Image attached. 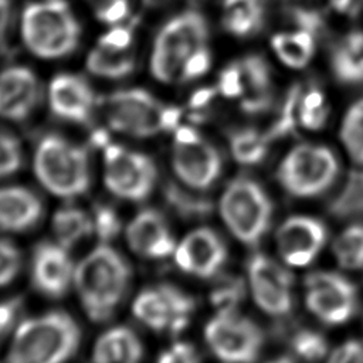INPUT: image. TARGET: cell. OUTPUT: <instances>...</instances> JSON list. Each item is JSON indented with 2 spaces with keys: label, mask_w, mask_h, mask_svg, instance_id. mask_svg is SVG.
I'll return each mask as SVG.
<instances>
[{
  "label": "cell",
  "mask_w": 363,
  "mask_h": 363,
  "mask_svg": "<svg viewBox=\"0 0 363 363\" xmlns=\"http://www.w3.org/2000/svg\"><path fill=\"white\" fill-rule=\"evenodd\" d=\"M190 295L173 285H159L142 291L133 301V315L156 332L180 333L186 329L194 311Z\"/></svg>",
  "instance_id": "12"
},
{
  "label": "cell",
  "mask_w": 363,
  "mask_h": 363,
  "mask_svg": "<svg viewBox=\"0 0 363 363\" xmlns=\"http://www.w3.org/2000/svg\"><path fill=\"white\" fill-rule=\"evenodd\" d=\"M332 68L342 82L363 81V34H349L333 51Z\"/></svg>",
  "instance_id": "25"
},
{
  "label": "cell",
  "mask_w": 363,
  "mask_h": 363,
  "mask_svg": "<svg viewBox=\"0 0 363 363\" xmlns=\"http://www.w3.org/2000/svg\"><path fill=\"white\" fill-rule=\"evenodd\" d=\"M164 197L169 206L182 217L199 218L211 211V203L207 199L184 191L176 184H167L164 189Z\"/></svg>",
  "instance_id": "33"
},
{
  "label": "cell",
  "mask_w": 363,
  "mask_h": 363,
  "mask_svg": "<svg viewBox=\"0 0 363 363\" xmlns=\"http://www.w3.org/2000/svg\"><path fill=\"white\" fill-rule=\"evenodd\" d=\"M21 34L33 54L41 58H58L75 50L79 26L64 0H45L27 6Z\"/></svg>",
  "instance_id": "4"
},
{
  "label": "cell",
  "mask_w": 363,
  "mask_h": 363,
  "mask_svg": "<svg viewBox=\"0 0 363 363\" xmlns=\"http://www.w3.org/2000/svg\"><path fill=\"white\" fill-rule=\"evenodd\" d=\"M217 91L227 98H238L244 94V79L240 62L225 67L218 78Z\"/></svg>",
  "instance_id": "40"
},
{
  "label": "cell",
  "mask_w": 363,
  "mask_h": 363,
  "mask_svg": "<svg viewBox=\"0 0 363 363\" xmlns=\"http://www.w3.org/2000/svg\"><path fill=\"white\" fill-rule=\"evenodd\" d=\"M172 164L179 179L196 190L211 187L223 167L217 149L190 126L176 128Z\"/></svg>",
  "instance_id": "11"
},
{
  "label": "cell",
  "mask_w": 363,
  "mask_h": 363,
  "mask_svg": "<svg viewBox=\"0 0 363 363\" xmlns=\"http://www.w3.org/2000/svg\"><path fill=\"white\" fill-rule=\"evenodd\" d=\"M143 347L136 333L116 326L99 336L94 347V363H139Z\"/></svg>",
  "instance_id": "23"
},
{
  "label": "cell",
  "mask_w": 363,
  "mask_h": 363,
  "mask_svg": "<svg viewBox=\"0 0 363 363\" xmlns=\"http://www.w3.org/2000/svg\"><path fill=\"white\" fill-rule=\"evenodd\" d=\"M129 278V265L106 244L98 245L78 264L74 284L92 320L104 322L111 318L123 298Z\"/></svg>",
  "instance_id": "1"
},
{
  "label": "cell",
  "mask_w": 363,
  "mask_h": 363,
  "mask_svg": "<svg viewBox=\"0 0 363 363\" xmlns=\"http://www.w3.org/2000/svg\"><path fill=\"white\" fill-rule=\"evenodd\" d=\"M244 94L241 108L248 113H257L268 109L272 104L271 72L268 64L258 55L244 58L241 62Z\"/></svg>",
  "instance_id": "22"
},
{
  "label": "cell",
  "mask_w": 363,
  "mask_h": 363,
  "mask_svg": "<svg viewBox=\"0 0 363 363\" xmlns=\"http://www.w3.org/2000/svg\"><path fill=\"white\" fill-rule=\"evenodd\" d=\"M105 115L112 129L147 138L162 130H176L182 111L160 104L143 89H125L108 96Z\"/></svg>",
  "instance_id": "5"
},
{
  "label": "cell",
  "mask_w": 363,
  "mask_h": 363,
  "mask_svg": "<svg viewBox=\"0 0 363 363\" xmlns=\"http://www.w3.org/2000/svg\"><path fill=\"white\" fill-rule=\"evenodd\" d=\"M325 105L323 95L319 89H311L306 95H302L301 98V108L305 109H316Z\"/></svg>",
  "instance_id": "49"
},
{
  "label": "cell",
  "mask_w": 363,
  "mask_h": 363,
  "mask_svg": "<svg viewBox=\"0 0 363 363\" xmlns=\"http://www.w3.org/2000/svg\"><path fill=\"white\" fill-rule=\"evenodd\" d=\"M227 248L221 237L210 228L189 233L174 250L177 267L199 278L214 277L225 264Z\"/></svg>",
  "instance_id": "16"
},
{
  "label": "cell",
  "mask_w": 363,
  "mask_h": 363,
  "mask_svg": "<svg viewBox=\"0 0 363 363\" xmlns=\"http://www.w3.org/2000/svg\"><path fill=\"white\" fill-rule=\"evenodd\" d=\"M326 241V227L313 217L295 216L281 224L277 245L282 259L292 267L311 264Z\"/></svg>",
  "instance_id": "15"
},
{
  "label": "cell",
  "mask_w": 363,
  "mask_h": 363,
  "mask_svg": "<svg viewBox=\"0 0 363 363\" xmlns=\"http://www.w3.org/2000/svg\"><path fill=\"white\" fill-rule=\"evenodd\" d=\"M104 163L105 184L115 196L140 201L152 193L157 172L149 156L121 145L108 143L104 146Z\"/></svg>",
  "instance_id": "9"
},
{
  "label": "cell",
  "mask_w": 363,
  "mask_h": 363,
  "mask_svg": "<svg viewBox=\"0 0 363 363\" xmlns=\"http://www.w3.org/2000/svg\"><path fill=\"white\" fill-rule=\"evenodd\" d=\"M271 44L279 60L291 68H303L315 50L313 33L306 30L279 33L272 37Z\"/></svg>",
  "instance_id": "26"
},
{
  "label": "cell",
  "mask_w": 363,
  "mask_h": 363,
  "mask_svg": "<svg viewBox=\"0 0 363 363\" xmlns=\"http://www.w3.org/2000/svg\"><path fill=\"white\" fill-rule=\"evenodd\" d=\"M264 20L262 0H225L223 27L238 37L250 35L259 30Z\"/></svg>",
  "instance_id": "24"
},
{
  "label": "cell",
  "mask_w": 363,
  "mask_h": 363,
  "mask_svg": "<svg viewBox=\"0 0 363 363\" xmlns=\"http://www.w3.org/2000/svg\"><path fill=\"white\" fill-rule=\"evenodd\" d=\"M98 44L113 50H129L132 44V31L126 27H115L101 37Z\"/></svg>",
  "instance_id": "44"
},
{
  "label": "cell",
  "mask_w": 363,
  "mask_h": 363,
  "mask_svg": "<svg viewBox=\"0 0 363 363\" xmlns=\"http://www.w3.org/2000/svg\"><path fill=\"white\" fill-rule=\"evenodd\" d=\"M126 240L132 251L150 259L166 258L176 250L166 218L152 208L140 211L128 224Z\"/></svg>",
  "instance_id": "18"
},
{
  "label": "cell",
  "mask_w": 363,
  "mask_h": 363,
  "mask_svg": "<svg viewBox=\"0 0 363 363\" xmlns=\"http://www.w3.org/2000/svg\"><path fill=\"white\" fill-rule=\"evenodd\" d=\"M204 337L211 352L224 363H254L264 345L257 323L234 312H217L207 323Z\"/></svg>",
  "instance_id": "10"
},
{
  "label": "cell",
  "mask_w": 363,
  "mask_h": 363,
  "mask_svg": "<svg viewBox=\"0 0 363 363\" xmlns=\"http://www.w3.org/2000/svg\"><path fill=\"white\" fill-rule=\"evenodd\" d=\"M21 267V255L13 244L0 240V286L11 282Z\"/></svg>",
  "instance_id": "39"
},
{
  "label": "cell",
  "mask_w": 363,
  "mask_h": 363,
  "mask_svg": "<svg viewBox=\"0 0 363 363\" xmlns=\"http://www.w3.org/2000/svg\"><path fill=\"white\" fill-rule=\"evenodd\" d=\"M333 252L339 265L345 269L363 268V224H352L345 228L333 242Z\"/></svg>",
  "instance_id": "31"
},
{
  "label": "cell",
  "mask_w": 363,
  "mask_h": 363,
  "mask_svg": "<svg viewBox=\"0 0 363 363\" xmlns=\"http://www.w3.org/2000/svg\"><path fill=\"white\" fill-rule=\"evenodd\" d=\"M328 115L329 111L326 105L316 109H305L299 105V123L308 129L322 128L328 119Z\"/></svg>",
  "instance_id": "46"
},
{
  "label": "cell",
  "mask_w": 363,
  "mask_h": 363,
  "mask_svg": "<svg viewBox=\"0 0 363 363\" xmlns=\"http://www.w3.org/2000/svg\"><path fill=\"white\" fill-rule=\"evenodd\" d=\"M301 98H302L301 86L299 85L292 86L291 91L288 92L285 102H284L282 108L279 109L275 121L272 122L271 128L265 133L268 140L286 136L288 133H291L295 129L296 122H299Z\"/></svg>",
  "instance_id": "34"
},
{
  "label": "cell",
  "mask_w": 363,
  "mask_h": 363,
  "mask_svg": "<svg viewBox=\"0 0 363 363\" xmlns=\"http://www.w3.org/2000/svg\"><path fill=\"white\" fill-rule=\"evenodd\" d=\"M220 213L235 238L255 245L271 225L272 204L257 182L237 177L220 199Z\"/></svg>",
  "instance_id": "6"
},
{
  "label": "cell",
  "mask_w": 363,
  "mask_h": 363,
  "mask_svg": "<svg viewBox=\"0 0 363 363\" xmlns=\"http://www.w3.org/2000/svg\"><path fill=\"white\" fill-rule=\"evenodd\" d=\"M21 164V149L16 138L0 132V177L18 170Z\"/></svg>",
  "instance_id": "38"
},
{
  "label": "cell",
  "mask_w": 363,
  "mask_h": 363,
  "mask_svg": "<svg viewBox=\"0 0 363 363\" xmlns=\"http://www.w3.org/2000/svg\"><path fill=\"white\" fill-rule=\"evenodd\" d=\"M43 216V204L37 194L26 187L0 189V230L26 231Z\"/></svg>",
  "instance_id": "21"
},
{
  "label": "cell",
  "mask_w": 363,
  "mask_h": 363,
  "mask_svg": "<svg viewBox=\"0 0 363 363\" xmlns=\"http://www.w3.org/2000/svg\"><path fill=\"white\" fill-rule=\"evenodd\" d=\"M74 264L61 244L41 242L35 247L31 264L34 286L51 298L62 296L74 281Z\"/></svg>",
  "instance_id": "17"
},
{
  "label": "cell",
  "mask_w": 363,
  "mask_h": 363,
  "mask_svg": "<svg viewBox=\"0 0 363 363\" xmlns=\"http://www.w3.org/2000/svg\"><path fill=\"white\" fill-rule=\"evenodd\" d=\"M340 139L352 160L363 164V98L353 104L345 115Z\"/></svg>",
  "instance_id": "32"
},
{
  "label": "cell",
  "mask_w": 363,
  "mask_h": 363,
  "mask_svg": "<svg viewBox=\"0 0 363 363\" xmlns=\"http://www.w3.org/2000/svg\"><path fill=\"white\" fill-rule=\"evenodd\" d=\"M52 230L58 242L69 248L94 233L92 216L77 207L61 208L52 217Z\"/></svg>",
  "instance_id": "28"
},
{
  "label": "cell",
  "mask_w": 363,
  "mask_h": 363,
  "mask_svg": "<svg viewBox=\"0 0 363 363\" xmlns=\"http://www.w3.org/2000/svg\"><path fill=\"white\" fill-rule=\"evenodd\" d=\"M89 72L105 78H122L135 68V57L129 50H113L98 44L86 58Z\"/></svg>",
  "instance_id": "27"
},
{
  "label": "cell",
  "mask_w": 363,
  "mask_h": 363,
  "mask_svg": "<svg viewBox=\"0 0 363 363\" xmlns=\"http://www.w3.org/2000/svg\"><path fill=\"white\" fill-rule=\"evenodd\" d=\"M18 301H7L0 303V339L9 332L18 313Z\"/></svg>",
  "instance_id": "47"
},
{
  "label": "cell",
  "mask_w": 363,
  "mask_h": 363,
  "mask_svg": "<svg viewBox=\"0 0 363 363\" xmlns=\"http://www.w3.org/2000/svg\"><path fill=\"white\" fill-rule=\"evenodd\" d=\"M328 363H363V345L360 342H346L339 346Z\"/></svg>",
  "instance_id": "43"
},
{
  "label": "cell",
  "mask_w": 363,
  "mask_h": 363,
  "mask_svg": "<svg viewBox=\"0 0 363 363\" xmlns=\"http://www.w3.org/2000/svg\"><path fill=\"white\" fill-rule=\"evenodd\" d=\"M94 231L102 242H108L115 238L121 231V220L116 211L108 206H98L92 216Z\"/></svg>",
  "instance_id": "37"
},
{
  "label": "cell",
  "mask_w": 363,
  "mask_h": 363,
  "mask_svg": "<svg viewBox=\"0 0 363 363\" xmlns=\"http://www.w3.org/2000/svg\"><path fill=\"white\" fill-rule=\"evenodd\" d=\"M207 34V23L197 11L172 18L159 31L153 45L150 67L155 78L163 82L180 78L186 60L206 47Z\"/></svg>",
  "instance_id": "7"
},
{
  "label": "cell",
  "mask_w": 363,
  "mask_h": 363,
  "mask_svg": "<svg viewBox=\"0 0 363 363\" xmlns=\"http://www.w3.org/2000/svg\"><path fill=\"white\" fill-rule=\"evenodd\" d=\"M217 89L214 88H201L193 94L190 98V106L193 109H203L204 106L208 105V102L214 98Z\"/></svg>",
  "instance_id": "48"
},
{
  "label": "cell",
  "mask_w": 363,
  "mask_h": 363,
  "mask_svg": "<svg viewBox=\"0 0 363 363\" xmlns=\"http://www.w3.org/2000/svg\"><path fill=\"white\" fill-rule=\"evenodd\" d=\"M211 65V57H210V52L206 47L197 50L194 54H191L183 68H182V75L180 78L182 79H193V78H199L201 77L203 74H206L208 71Z\"/></svg>",
  "instance_id": "41"
},
{
  "label": "cell",
  "mask_w": 363,
  "mask_h": 363,
  "mask_svg": "<svg viewBox=\"0 0 363 363\" xmlns=\"http://www.w3.org/2000/svg\"><path fill=\"white\" fill-rule=\"evenodd\" d=\"M34 172L48 191L65 199L85 193L91 180L86 150L58 135H48L40 140Z\"/></svg>",
  "instance_id": "3"
},
{
  "label": "cell",
  "mask_w": 363,
  "mask_h": 363,
  "mask_svg": "<svg viewBox=\"0 0 363 363\" xmlns=\"http://www.w3.org/2000/svg\"><path fill=\"white\" fill-rule=\"evenodd\" d=\"M268 363H295L292 359L289 357H279V359H275V360H271Z\"/></svg>",
  "instance_id": "53"
},
{
  "label": "cell",
  "mask_w": 363,
  "mask_h": 363,
  "mask_svg": "<svg viewBox=\"0 0 363 363\" xmlns=\"http://www.w3.org/2000/svg\"><path fill=\"white\" fill-rule=\"evenodd\" d=\"M37 98V78L28 68L13 67L0 74V116L21 121L31 113Z\"/></svg>",
  "instance_id": "20"
},
{
  "label": "cell",
  "mask_w": 363,
  "mask_h": 363,
  "mask_svg": "<svg viewBox=\"0 0 363 363\" xmlns=\"http://www.w3.org/2000/svg\"><path fill=\"white\" fill-rule=\"evenodd\" d=\"M86 1L94 7V10H95V13H96V11L105 9L106 6H109L111 3H113L115 0H86Z\"/></svg>",
  "instance_id": "51"
},
{
  "label": "cell",
  "mask_w": 363,
  "mask_h": 363,
  "mask_svg": "<svg viewBox=\"0 0 363 363\" xmlns=\"http://www.w3.org/2000/svg\"><path fill=\"white\" fill-rule=\"evenodd\" d=\"M157 363H200V357L191 345L177 342L159 356Z\"/></svg>",
  "instance_id": "42"
},
{
  "label": "cell",
  "mask_w": 363,
  "mask_h": 363,
  "mask_svg": "<svg viewBox=\"0 0 363 363\" xmlns=\"http://www.w3.org/2000/svg\"><path fill=\"white\" fill-rule=\"evenodd\" d=\"M268 138L254 129H240L230 136V149L233 157L245 166H252L267 155Z\"/></svg>",
  "instance_id": "30"
},
{
  "label": "cell",
  "mask_w": 363,
  "mask_h": 363,
  "mask_svg": "<svg viewBox=\"0 0 363 363\" xmlns=\"http://www.w3.org/2000/svg\"><path fill=\"white\" fill-rule=\"evenodd\" d=\"M329 213L336 218H352L363 216V170H352L340 190L328 206Z\"/></svg>",
  "instance_id": "29"
},
{
  "label": "cell",
  "mask_w": 363,
  "mask_h": 363,
  "mask_svg": "<svg viewBox=\"0 0 363 363\" xmlns=\"http://www.w3.org/2000/svg\"><path fill=\"white\" fill-rule=\"evenodd\" d=\"M169 0H143V3L149 7H156V6H162L164 3H167Z\"/></svg>",
  "instance_id": "52"
},
{
  "label": "cell",
  "mask_w": 363,
  "mask_h": 363,
  "mask_svg": "<svg viewBox=\"0 0 363 363\" xmlns=\"http://www.w3.org/2000/svg\"><path fill=\"white\" fill-rule=\"evenodd\" d=\"M248 278L257 305L272 316H285L292 309L294 278L281 264L264 254L248 261Z\"/></svg>",
  "instance_id": "14"
},
{
  "label": "cell",
  "mask_w": 363,
  "mask_h": 363,
  "mask_svg": "<svg viewBox=\"0 0 363 363\" xmlns=\"http://www.w3.org/2000/svg\"><path fill=\"white\" fill-rule=\"evenodd\" d=\"M291 345L294 352L306 362H316L322 359L328 350V345L323 336L312 330H299L292 339Z\"/></svg>",
  "instance_id": "36"
},
{
  "label": "cell",
  "mask_w": 363,
  "mask_h": 363,
  "mask_svg": "<svg viewBox=\"0 0 363 363\" xmlns=\"http://www.w3.org/2000/svg\"><path fill=\"white\" fill-rule=\"evenodd\" d=\"M129 13V3L128 0H115L105 9L96 11V17L108 24H116L122 21Z\"/></svg>",
  "instance_id": "45"
},
{
  "label": "cell",
  "mask_w": 363,
  "mask_h": 363,
  "mask_svg": "<svg viewBox=\"0 0 363 363\" xmlns=\"http://www.w3.org/2000/svg\"><path fill=\"white\" fill-rule=\"evenodd\" d=\"M51 111L75 123L89 121L94 106V92L86 81L78 75L62 74L57 75L48 89Z\"/></svg>",
  "instance_id": "19"
},
{
  "label": "cell",
  "mask_w": 363,
  "mask_h": 363,
  "mask_svg": "<svg viewBox=\"0 0 363 363\" xmlns=\"http://www.w3.org/2000/svg\"><path fill=\"white\" fill-rule=\"evenodd\" d=\"M242 298L244 284L235 277H224L218 279L210 295L211 303L218 312H234Z\"/></svg>",
  "instance_id": "35"
},
{
  "label": "cell",
  "mask_w": 363,
  "mask_h": 363,
  "mask_svg": "<svg viewBox=\"0 0 363 363\" xmlns=\"http://www.w3.org/2000/svg\"><path fill=\"white\" fill-rule=\"evenodd\" d=\"M308 309L328 325L347 322L357 308L354 285L336 272H312L305 278Z\"/></svg>",
  "instance_id": "13"
},
{
  "label": "cell",
  "mask_w": 363,
  "mask_h": 363,
  "mask_svg": "<svg viewBox=\"0 0 363 363\" xmlns=\"http://www.w3.org/2000/svg\"><path fill=\"white\" fill-rule=\"evenodd\" d=\"M81 332L65 312L54 311L20 323L7 363H64L77 350Z\"/></svg>",
  "instance_id": "2"
},
{
  "label": "cell",
  "mask_w": 363,
  "mask_h": 363,
  "mask_svg": "<svg viewBox=\"0 0 363 363\" xmlns=\"http://www.w3.org/2000/svg\"><path fill=\"white\" fill-rule=\"evenodd\" d=\"M10 0H0V41L7 30L10 21Z\"/></svg>",
  "instance_id": "50"
},
{
  "label": "cell",
  "mask_w": 363,
  "mask_h": 363,
  "mask_svg": "<svg viewBox=\"0 0 363 363\" xmlns=\"http://www.w3.org/2000/svg\"><path fill=\"white\" fill-rule=\"evenodd\" d=\"M337 173L339 163L330 149L305 143L284 157L277 179L289 194L313 197L329 189Z\"/></svg>",
  "instance_id": "8"
}]
</instances>
